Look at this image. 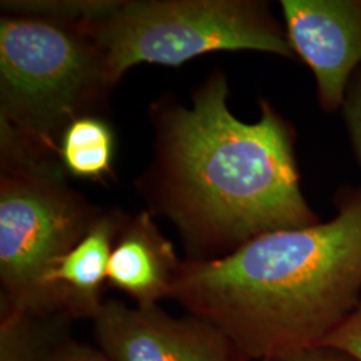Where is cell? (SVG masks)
<instances>
[{
	"label": "cell",
	"mask_w": 361,
	"mask_h": 361,
	"mask_svg": "<svg viewBox=\"0 0 361 361\" xmlns=\"http://www.w3.org/2000/svg\"><path fill=\"white\" fill-rule=\"evenodd\" d=\"M125 214L104 212L49 276L47 284L65 317L94 319L102 308V288L116 237Z\"/></svg>",
	"instance_id": "obj_9"
},
{
	"label": "cell",
	"mask_w": 361,
	"mask_h": 361,
	"mask_svg": "<svg viewBox=\"0 0 361 361\" xmlns=\"http://www.w3.org/2000/svg\"><path fill=\"white\" fill-rule=\"evenodd\" d=\"M281 7L292 50L313 71L322 104L334 110L361 63V1L284 0Z\"/></svg>",
	"instance_id": "obj_7"
},
{
	"label": "cell",
	"mask_w": 361,
	"mask_h": 361,
	"mask_svg": "<svg viewBox=\"0 0 361 361\" xmlns=\"http://www.w3.org/2000/svg\"><path fill=\"white\" fill-rule=\"evenodd\" d=\"M228 83L214 74L190 109L158 114L147 177L155 207L177 226L189 259H213L261 234L317 224L300 190L293 135L271 106L245 123L228 107Z\"/></svg>",
	"instance_id": "obj_1"
},
{
	"label": "cell",
	"mask_w": 361,
	"mask_h": 361,
	"mask_svg": "<svg viewBox=\"0 0 361 361\" xmlns=\"http://www.w3.org/2000/svg\"><path fill=\"white\" fill-rule=\"evenodd\" d=\"M50 361H111L101 350L68 344L61 349H56L52 353Z\"/></svg>",
	"instance_id": "obj_13"
},
{
	"label": "cell",
	"mask_w": 361,
	"mask_h": 361,
	"mask_svg": "<svg viewBox=\"0 0 361 361\" xmlns=\"http://www.w3.org/2000/svg\"><path fill=\"white\" fill-rule=\"evenodd\" d=\"M244 361L322 348L361 300V194L336 219L180 264L171 297Z\"/></svg>",
	"instance_id": "obj_2"
},
{
	"label": "cell",
	"mask_w": 361,
	"mask_h": 361,
	"mask_svg": "<svg viewBox=\"0 0 361 361\" xmlns=\"http://www.w3.org/2000/svg\"><path fill=\"white\" fill-rule=\"evenodd\" d=\"M345 116L361 162V71L357 73L350 86L348 99L345 102Z\"/></svg>",
	"instance_id": "obj_12"
},
{
	"label": "cell",
	"mask_w": 361,
	"mask_h": 361,
	"mask_svg": "<svg viewBox=\"0 0 361 361\" xmlns=\"http://www.w3.org/2000/svg\"><path fill=\"white\" fill-rule=\"evenodd\" d=\"M116 140L111 126L101 116H80L66 128L58 158L66 173L82 180L111 178Z\"/></svg>",
	"instance_id": "obj_10"
},
{
	"label": "cell",
	"mask_w": 361,
	"mask_h": 361,
	"mask_svg": "<svg viewBox=\"0 0 361 361\" xmlns=\"http://www.w3.org/2000/svg\"><path fill=\"white\" fill-rule=\"evenodd\" d=\"M322 348L334 349L353 361H361V300L347 320L325 340Z\"/></svg>",
	"instance_id": "obj_11"
},
{
	"label": "cell",
	"mask_w": 361,
	"mask_h": 361,
	"mask_svg": "<svg viewBox=\"0 0 361 361\" xmlns=\"http://www.w3.org/2000/svg\"><path fill=\"white\" fill-rule=\"evenodd\" d=\"M0 150L1 313L65 317L49 276L104 212L68 186L58 154L4 122Z\"/></svg>",
	"instance_id": "obj_3"
},
{
	"label": "cell",
	"mask_w": 361,
	"mask_h": 361,
	"mask_svg": "<svg viewBox=\"0 0 361 361\" xmlns=\"http://www.w3.org/2000/svg\"><path fill=\"white\" fill-rule=\"evenodd\" d=\"M92 322L111 361H244L219 329L192 314L177 319L158 307L107 301Z\"/></svg>",
	"instance_id": "obj_6"
},
{
	"label": "cell",
	"mask_w": 361,
	"mask_h": 361,
	"mask_svg": "<svg viewBox=\"0 0 361 361\" xmlns=\"http://www.w3.org/2000/svg\"><path fill=\"white\" fill-rule=\"evenodd\" d=\"M114 87L140 63L180 66L213 51L293 50L268 7L245 0H95L87 19Z\"/></svg>",
	"instance_id": "obj_5"
},
{
	"label": "cell",
	"mask_w": 361,
	"mask_h": 361,
	"mask_svg": "<svg viewBox=\"0 0 361 361\" xmlns=\"http://www.w3.org/2000/svg\"><path fill=\"white\" fill-rule=\"evenodd\" d=\"M180 262L174 246L150 213L128 219L116 237L107 268V283L129 295L140 308L170 298Z\"/></svg>",
	"instance_id": "obj_8"
},
{
	"label": "cell",
	"mask_w": 361,
	"mask_h": 361,
	"mask_svg": "<svg viewBox=\"0 0 361 361\" xmlns=\"http://www.w3.org/2000/svg\"><path fill=\"white\" fill-rule=\"evenodd\" d=\"M279 361H353L345 355L329 348H314Z\"/></svg>",
	"instance_id": "obj_14"
},
{
	"label": "cell",
	"mask_w": 361,
	"mask_h": 361,
	"mask_svg": "<svg viewBox=\"0 0 361 361\" xmlns=\"http://www.w3.org/2000/svg\"><path fill=\"white\" fill-rule=\"evenodd\" d=\"M113 86L83 19L8 13L0 19V122L58 154L66 128L95 116Z\"/></svg>",
	"instance_id": "obj_4"
}]
</instances>
